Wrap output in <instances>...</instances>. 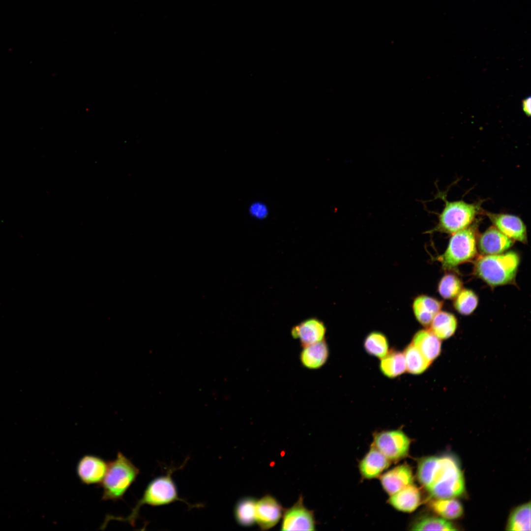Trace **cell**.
<instances>
[{"mask_svg": "<svg viewBox=\"0 0 531 531\" xmlns=\"http://www.w3.org/2000/svg\"><path fill=\"white\" fill-rule=\"evenodd\" d=\"M417 473L419 481L433 498H454L465 492L463 473L452 456L424 457L418 463Z\"/></svg>", "mask_w": 531, "mask_h": 531, "instance_id": "obj_1", "label": "cell"}, {"mask_svg": "<svg viewBox=\"0 0 531 531\" xmlns=\"http://www.w3.org/2000/svg\"><path fill=\"white\" fill-rule=\"evenodd\" d=\"M175 470L170 469L167 473L152 479L147 486L142 497L137 501L131 513L126 517L107 515L101 528L103 529L112 520L128 523L135 526L140 508L144 505L152 506H161L177 501L185 502L190 507L196 506L192 505L184 499L179 497L177 487L173 480L172 474Z\"/></svg>", "mask_w": 531, "mask_h": 531, "instance_id": "obj_2", "label": "cell"}, {"mask_svg": "<svg viewBox=\"0 0 531 531\" xmlns=\"http://www.w3.org/2000/svg\"><path fill=\"white\" fill-rule=\"evenodd\" d=\"M520 263L514 251L479 257L474 265V272L491 287L513 283Z\"/></svg>", "mask_w": 531, "mask_h": 531, "instance_id": "obj_3", "label": "cell"}, {"mask_svg": "<svg viewBox=\"0 0 531 531\" xmlns=\"http://www.w3.org/2000/svg\"><path fill=\"white\" fill-rule=\"evenodd\" d=\"M139 472V469L133 462L118 451L116 458L108 462L106 473L100 484L103 489L101 500L114 502L122 500Z\"/></svg>", "mask_w": 531, "mask_h": 531, "instance_id": "obj_4", "label": "cell"}, {"mask_svg": "<svg viewBox=\"0 0 531 531\" xmlns=\"http://www.w3.org/2000/svg\"><path fill=\"white\" fill-rule=\"evenodd\" d=\"M445 202L436 226L429 233L439 232L453 234L472 224L476 216L482 213L481 202L468 203L463 200Z\"/></svg>", "mask_w": 531, "mask_h": 531, "instance_id": "obj_5", "label": "cell"}, {"mask_svg": "<svg viewBox=\"0 0 531 531\" xmlns=\"http://www.w3.org/2000/svg\"><path fill=\"white\" fill-rule=\"evenodd\" d=\"M477 224L473 222L468 227L452 234L446 249L438 258L444 269H454L475 257L477 253Z\"/></svg>", "mask_w": 531, "mask_h": 531, "instance_id": "obj_6", "label": "cell"}, {"mask_svg": "<svg viewBox=\"0 0 531 531\" xmlns=\"http://www.w3.org/2000/svg\"><path fill=\"white\" fill-rule=\"evenodd\" d=\"M411 441L401 430L379 432L374 437V446L388 459L399 460L405 457L409 450Z\"/></svg>", "mask_w": 531, "mask_h": 531, "instance_id": "obj_7", "label": "cell"}, {"mask_svg": "<svg viewBox=\"0 0 531 531\" xmlns=\"http://www.w3.org/2000/svg\"><path fill=\"white\" fill-rule=\"evenodd\" d=\"M281 525V531H315L316 521L314 511L304 505L303 497L300 495L297 501L288 508H284Z\"/></svg>", "mask_w": 531, "mask_h": 531, "instance_id": "obj_8", "label": "cell"}, {"mask_svg": "<svg viewBox=\"0 0 531 531\" xmlns=\"http://www.w3.org/2000/svg\"><path fill=\"white\" fill-rule=\"evenodd\" d=\"M482 213L488 217L493 226L505 236L513 241L527 243V227L519 217L508 213H495L484 210Z\"/></svg>", "mask_w": 531, "mask_h": 531, "instance_id": "obj_9", "label": "cell"}, {"mask_svg": "<svg viewBox=\"0 0 531 531\" xmlns=\"http://www.w3.org/2000/svg\"><path fill=\"white\" fill-rule=\"evenodd\" d=\"M108 462L102 458L92 455L85 454L78 461L76 466V473L84 484H101L106 473Z\"/></svg>", "mask_w": 531, "mask_h": 531, "instance_id": "obj_10", "label": "cell"}, {"mask_svg": "<svg viewBox=\"0 0 531 531\" xmlns=\"http://www.w3.org/2000/svg\"><path fill=\"white\" fill-rule=\"evenodd\" d=\"M283 508L272 496L266 494L257 500L255 520L261 530L274 527L282 517Z\"/></svg>", "mask_w": 531, "mask_h": 531, "instance_id": "obj_11", "label": "cell"}, {"mask_svg": "<svg viewBox=\"0 0 531 531\" xmlns=\"http://www.w3.org/2000/svg\"><path fill=\"white\" fill-rule=\"evenodd\" d=\"M480 252L484 255L501 254L511 247L514 241L494 226H490L477 238Z\"/></svg>", "mask_w": 531, "mask_h": 531, "instance_id": "obj_12", "label": "cell"}, {"mask_svg": "<svg viewBox=\"0 0 531 531\" xmlns=\"http://www.w3.org/2000/svg\"><path fill=\"white\" fill-rule=\"evenodd\" d=\"M326 327L324 323L316 318L303 321L292 327L291 335L299 340L302 347L324 340Z\"/></svg>", "mask_w": 531, "mask_h": 531, "instance_id": "obj_13", "label": "cell"}, {"mask_svg": "<svg viewBox=\"0 0 531 531\" xmlns=\"http://www.w3.org/2000/svg\"><path fill=\"white\" fill-rule=\"evenodd\" d=\"M385 491L390 496L413 481L412 469L407 465H402L384 473L380 478Z\"/></svg>", "mask_w": 531, "mask_h": 531, "instance_id": "obj_14", "label": "cell"}, {"mask_svg": "<svg viewBox=\"0 0 531 531\" xmlns=\"http://www.w3.org/2000/svg\"><path fill=\"white\" fill-rule=\"evenodd\" d=\"M443 302L434 297L421 295L413 300V309L417 321L422 325H430L435 316L441 311Z\"/></svg>", "mask_w": 531, "mask_h": 531, "instance_id": "obj_15", "label": "cell"}, {"mask_svg": "<svg viewBox=\"0 0 531 531\" xmlns=\"http://www.w3.org/2000/svg\"><path fill=\"white\" fill-rule=\"evenodd\" d=\"M299 359L302 365L309 369H318L326 362L329 355L324 340L302 347Z\"/></svg>", "mask_w": 531, "mask_h": 531, "instance_id": "obj_16", "label": "cell"}, {"mask_svg": "<svg viewBox=\"0 0 531 531\" xmlns=\"http://www.w3.org/2000/svg\"><path fill=\"white\" fill-rule=\"evenodd\" d=\"M389 503L396 509L405 512L415 510L421 503V495L418 488L411 484L390 495Z\"/></svg>", "mask_w": 531, "mask_h": 531, "instance_id": "obj_17", "label": "cell"}, {"mask_svg": "<svg viewBox=\"0 0 531 531\" xmlns=\"http://www.w3.org/2000/svg\"><path fill=\"white\" fill-rule=\"evenodd\" d=\"M412 343L431 363L440 354L442 344L440 339L430 330L422 329L413 336Z\"/></svg>", "mask_w": 531, "mask_h": 531, "instance_id": "obj_18", "label": "cell"}, {"mask_svg": "<svg viewBox=\"0 0 531 531\" xmlns=\"http://www.w3.org/2000/svg\"><path fill=\"white\" fill-rule=\"evenodd\" d=\"M389 461L373 446L361 461L359 464L360 472L366 478L376 477L388 467Z\"/></svg>", "mask_w": 531, "mask_h": 531, "instance_id": "obj_19", "label": "cell"}, {"mask_svg": "<svg viewBox=\"0 0 531 531\" xmlns=\"http://www.w3.org/2000/svg\"><path fill=\"white\" fill-rule=\"evenodd\" d=\"M430 326V330L440 339H446L455 333L457 321L453 314L440 311L435 316Z\"/></svg>", "mask_w": 531, "mask_h": 531, "instance_id": "obj_20", "label": "cell"}, {"mask_svg": "<svg viewBox=\"0 0 531 531\" xmlns=\"http://www.w3.org/2000/svg\"><path fill=\"white\" fill-rule=\"evenodd\" d=\"M257 500L252 497H244L238 500L234 508V516L236 523L244 527L255 524V507Z\"/></svg>", "mask_w": 531, "mask_h": 531, "instance_id": "obj_21", "label": "cell"}, {"mask_svg": "<svg viewBox=\"0 0 531 531\" xmlns=\"http://www.w3.org/2000/svg\"><path fill=\"white\" fill-rule=\"evenodd\" d=\"M380 369L383 374L390 378H396L406 371L404 353L392 350L381 358Z\"/></svg>", "mask_w": 531, "mask_h": 531, "instance_id": "obj_22", "label": "cell"}, {"mask_svg": "<svg viewBox=\"0 0 531 531\" xmlns=\"http://www.w3.org/2000/svg\"><path fill=\"white\" fill-rule=\"evenodd\" d=\"M429 505L436 513L446 520L459 518L464 511L462 504L454 498H434Z\"/></svg>", "mask_w": 531, "mask_h": 531, "instance_id": "obj_23", "label": "cell"}, {"mask_svg": "<svg viewBox=\"0 0 531 531\" xmlns=\"http://www.w3.org/2000/svg\"><path fill=\"white\" fill-rule=\"evenodd\" d=\"M406 370L410 374L418 375L427 370L431 362L411 343L404 352Z\"/></svg>", "mask_w": 531, "mask_h": 531, "instance_id": "obj_24", "label": "cell"}, {"mask_svg": "<svg viewBox=\"0 0 531 531\" xmlns=\"http://www.w3.org/2000/svg\"><path fill=\"white\" fill-rule=\"evenodd\" d=\"M508 531L531 530V503L521 504L511 513L506 526Z\"/></svg>", "mask_w": 531, "mask_h": 531, "instance_id": "obj_25", "label": "cell"}, {"mask_svg": "<svg viewBox=\"0 0 531 531\" xmlns=\"http://www.w3.org/2000/svg\"><path fill=\"white\" fill-rule=\"evenodd\" d=\"M388 342L381 332L373 331L369 334L364 341V348L370 355L382 358L388 352Z\"/></svg>", "mask_w": 531, "mask_h": 531, "instance_id": "obj_26", "label": "cell"}, {"mask_svg": "<svg viewBox=\"0 0 531 531\" xmlns=\"http://www.w3.org/2000/svg\"><path fill=\"white\" fill-rule=\"evenodd\" d=\"M455 298L454 308L457 312L463 315L471 314L478 305V298L477 295L470 289H462Z\"/></svg>", "mask_w": 531, "mask_h": 531, "instance_id": "obj_27", "label": "cell"}, {"mask_svg": "<svg viewBox=\"0 0 531 531\" xmlns=\"http://www.w3.org/2000/svg\"><path fill=\"white\" fill-rule=\"evenodd\" d=\"M460 279L452 273L445 274L438 285V292L442 297L446 299L454 298L462 289Z\"/></svg>", "mask_w": 531, "mask_h": 531, "instance_id": "obj_28", "label": "cell"}, {"mask_svg": "<svg viewBox=\"0 0 531 531\" xmlns=\"http://www.w3.org/2000/svg\"><path fill=\"white\" fill-rule=\"evenodd\" d=\"M456 528L448 520L436 517H425L416 521L412 526L413 531H455Z\"/></svg>", "mask_w": 531, "mask_h": 531, "instance_id": "obj_29", "label": "cell"}, {"mask_svg": "<svg viewBox=\"0 0 531 531\" xmlns=\"http://www.w3.org/2000/svg\"><path fill=\"white\" fill-rule=\"evenodd\" d=\"M248 211L253 218L257 220H263L268 216L269 209L264 203L255 201L250 205Z\"/></svg>", "mask_w": 531, "mask_h": 531, "instance_id": "obj_30", "label": "cell"}, {"mask_svg": "<svg viewBox=\"0 0 531 531\" xmlns=\"http://www.w3.org/2000/svg\"><path fill=\"white\" fill-rule=\"evenodd\" d=\"M523 109L526 115L528 116L530 115L531 113V101L530 97H528L523 100Z\"/></svg>", "mask_w": 531, "mask_h": 531, "instance_id": "obj_31", "label": "cell"}]
</instances>
